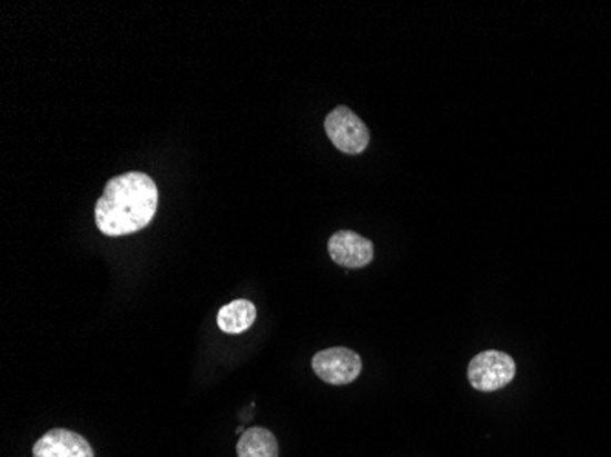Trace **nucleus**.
Returning <instances> with one entry per match:
<instances>
[{"instance_id":"obj_1","label":"nucleus","mask_w":611,"mask_h":457,"mask_svg":"<svg viewBox=\"0 0 611 457\" xmlns=\"http://www.w3.org/2000/svg\"><path fill=\"white\" fill-rule=\"evenodd\" d=\"M158 211V187L144 172H127L108 181L96 203V223L107 237H125L149 226Z\"/></svg>"},{"instance_id":"obj_2","label":"nucleus","mask_w":611,"mask_h":457,"mask_svg":"<svg viewBox=\"0 0 611 457\" xmlns=\"http://www.w3.org/2000/svg\"><path fill=\"white\" fill-rule=\"evenodd\" d=\"M514 374L516 362L504 351H482L469 362V383L479 391L502 390L514 379Z\"/></svg>"},{"instance_id":"obj_3","label":"nucleus","mask_w":611,"mask_h":457,"mask_svg":"<svg viewBox=\"0 0 611 457\" xmlns=\"http://www.w3.org/2000/svg\"><path fill=\"white\" fill-rule=\"evenodd\" d=\"M324 129L329 141L345 155H361L371 143V132L348 107H337L328 113Z\"/></svg>"},{"instance_id":"obj_4","label":"nucleus","mask_w":611,"mask_h":457,"mask_svg":"<svg viewBox=\"0 0 611 457\" xmlns=\"http://www.w3.org/2000/svg\"><path fill=\"white\" fill-rule=\"evenodd\" d=\"M315 376L324 383L334 386H345L354 383L363 371V360L349 348H329L319 351L312 359Z\"/></svg>"},{"instance_id":"obj_5","label":"nucleus","mask_w":611,"mask_h":457,"mask_svg":"<svg viewBox=\"0 0 611 457\" xmlns=\"http://www.w3.org/2000/svg\"><path fill=\"white\" fill-rule=\"evenodd\" d=\"M329 257L346 269L366 268L374 260V244L354 231H337L328 240Z\"/></svg>"},{"instance_id":"obj_6","label":"nucleus","mask_w":611,"mask_h":457,"mask_svg":"<svg viewBox=\"0 0 611 457\" xmlns=\"http://www.w3.org/2000/svg\"><path fill=\"white\" fill-rule=\"evenodd\" d=\"M33 457H93V450L76 431L53 428L33 445Z\"/></svg>"},{"instance_id":"obj_7","label":"nucleus","mask_w":611,"mask_h":457,"mask_svg":"<svg viewBox=\"0 0 611 457\" xmlns=\"http://www.w3.org/2000/svg\"><path fill=\"white\" fill-rule=\"evenodd\" d=\"M257 320V308L249 300H235L218 311V328L224 334H244Z\"/></svg>"},{"instance_id":"obj_8","label":"nucleus","mask_w":611,"mask_h":457,"mask_svg":"<svg viewBox=\"0 0 611 457\" xmlns=\"http://www.w3.org/2000/svg\"><path fill=\"white\" fill-rule=\"evenodd\" d=\"M237 454L238 457H278L277 437L267 428H249L240 436Z\"/></svg>"}]
</instances>
